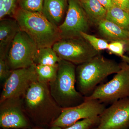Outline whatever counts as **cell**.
I'll list each match as a JSON object with an SVG mask.
<instances>
[{
	"label": "cell",
	"instance_id": "cell-31",
	"mask_svg": "<svg viewBox=\"0 0 129 129\" xmlns=\"http://www.w3.org/2000/svg\"><path fill=\"white\" fill-rule=\"evenodd\" d=\"M90 129H99L98 128V127L97 126H96V127H93V128H91Z\"/></svg>",
	"mask_w": 129,
	"mask_h": 129
},
{
	"label": "cell",
	"instance_id": "cell-25",
	"mask_svg": "<svg viewBox=\"0 0 129 129\" xmlns=\"http://www.w3.org/2000/svg\"><path fill=\"white\" fill-rule=\"evenodd\" d=\"M12 71L8 63L6 58L0 57V79L5 81L9 77Z\"/></svg>",
	"mask_w": 129,
	"mask_h": 129
},
{
	"label": "cell",
	"instance_id": "cell-12",
	"mask_svg": "<svg viewBox=\"0 0 129 129\" xmlns=\"http://www.w3.org/2000/svg\"><path fill=\"white\" fill-rule=\"evenodd\" d=\"M99 129H125L129 125V98L114 102L99 116Z\"/></svg>",
	"mask_w": 129,
	"mask_h": 129
},
{
	"label": "cell",
	"instance_id": "cell-20",
	"mask_svg": "<svg viewBox=\"0 0 129 129\" xmlns=\"http://www.w3.org/2000/svg\"><path fill=\"white\" fill-rule=\"evenodd\" d=\"M19 0H0V19L14 18Z\"/></svg>",
	"mask_w": 129,
	"mask_h": 129
},
{
	"label": "cell",
	"instance_id": "cell-16",
	"mask_svg": "<svg viewBox=\"0 0 129 129\" xmlns=\"http://www.w3.org/2000/svg\"><path fill=\"white\" fill-rule=\"evenodd\" d=\"M90 23L98 27L106 19L107 10L98 0H80Z\"/></svg>",
	"mask_w": 129,
	"mask_h": 129
},
{
	"label": "cell",
	"instance_id": "cell-8",
	"mask_svg": "<svg viewBox=\"0 0 129 129\" xmlns=\"http://www.w3.org/2000/svg\"><path fill=\"white\" fill-rule=\"evenodd\" d=\"M68 9L63 22L58 27L61 39L81 37V33H88L91 24L80 0H68Z\"/></svg>",
	"mask_w": 129,
	"mask_h": 129
},
{
	"label": "cell",
	"instance_id": "cell-6",
	"mask_svg": "<svg viewBox=\"0 0 129 129\" xmlns=\"http://www.w3.org/2000/svg\"><path fill=\"white\" fill-rule=\"evenodd\" d=\"M52 47L61 59L76 65L85 62L101 54L82 37L61 39Z\"/></svg>",
	"mask_w": 129,
	"mask_h": 129
},
{
	"label": "cell",
	"instance_id": "cell-21",
	"mask_svg": "<svg viewBox=\"0 0 129 129\" xmlns=\"http://www.w3.org/2000/svg\"><path fill=\"white\" fill-rule=\"evenodd\" d=\"M99 120V116H97L79 120L71 126L66 128L53 126L51 127L49 129H90L98 126Z\"/></svg>",
	"mask_w": 129,
	"mask_h": 129
},
{
	"label": "cell",
	"instance_id": "cell-30",
	"mask_svg": "<svg viewBox=\"0 0 129 129\" xmlns=\"http://www.w3.org/2000/svg\"><path fill=\"white\" fill-rule=\"evenodd\" d=\"M125 52H127V54L129 56V46L127 47H125Z\"/></svg>",
	"mask_w": 129,
	"mask_h": 129
},
{
	"label": "cell",
	"instance_id": "cell-10",
	"mask_svg": "<svg viewBox=\"0 0 129 129\" xmlns=\"http://www.w3.org/2000/svg\"><path fill=\"white\" fill-rule=\"evenodd\" d=\"M38 80L34 64L28 68L12 70L5 81L0 103L11 98H21L32 83Z\"/></svg>",
	"mask_w": 129,
	"mask_h": 129
},
{
	"label": "cell",
	"instance_id": "cell-4",
	"mask_svg": "<svg viewBox=\"0 0 129 129\" xmlns=\"http://www.w3.org/2000/svg\"><path fill=\"white\" fill-rule=\"evenodd\" d=\"M14 18L20 30L34 41L38 48L52 47L61 39L58 28L49 22L42 13L28 12L19 8Z\"/></svg>",
	"mask_w": 129,
	"mask_h": 129
},
{
	"label": "cell",
	"instance_id": "cell-15",
	"mask_svg": "<svg viewBox=\"0 0 129 129\" xmlns=\"http://www.w3.org/2000/svg\"><path fill=\"white\" fill-rule=\"evenodd\" d=\"M67 2L68 0H44L42 13L58 28L62 23Z\"/></svg>",
	"mask_w": 129,
	"mask_h": 129
},
{
	"label": "cell",
	"instance_id": "cell-13",
	"mask_svg": "<svg viewBox=\"0 0 129 129\" xmlns=\"http://www.w3.org/2000/svg\"><path fill=\"white\" fill-rule=\"evenodd\" d=\"M0 21V57L7 58L10 45L20 28L14 18H7Z\"/></svg>",
	"mask_w": 129,
	"mask_h": 129
},
{
	"label": "cell",
	"instance_id": "cell-29",
	"mask_svg": "<svg viewBox=\"0 0 129 129\" xmlns=\"http://www.w3.org/2000/svg\"><path fill=\"white\" fill-rule=\"evenodd\" d=\"M28 129H45V128H42V127H37V126H34Z\"/></svg>",
	"mask_w": 129,
	"mask_h": 129
},
{
	"label": "cell",
	"instance_id": "cell-17",
	"mask_svg": "<svg viewBox=\"0 0 129 129\" xmlns=\"http://www.w3.org/2000/svg\"><path fill=\"white\" fill-rule=\"evenodd\" d=\"M61 59L52 47H42L37 49L34 60V64L57 66Z\"/></svg>",
	"mask_w": 129,
	"mask_h": 129
},
{
	"label": "cell",
	"instance_id": "cell-24",
	"mask_svg": "<svg viewBox=\"0 0 129 129\" xmlns=\"http://www.w3.org/2000/svg\"><path fill=\"white\" fill-rule=\"evenodd\" d=\"M126 45L121 41H113L109 43L107 50L111 54L122 57L124 55Z\"/></svg>",
	"mask_w": 129,
	"mask_h": 129
},
{
	"label": "cell",
	"instance_id": "cell-1",
	"mask_svg": "<svg viewBox=\"0 0 129 129\" xmlns=\"http://www.w3.org/2000/svg\"><path fill=\"white\" fill-rule=\"evenodd\" d=\"M22 101L24 111L35 126L50 128L62 110L51 94L49 84L38 80L31 85Z\"/></svg>",
	"mask_w": 129,
	"mask_h": 129
},
{
	"label": "cell",
	"instance_id": "cell-5",
	"mask_svg": "<svg viewBox=\"0 0 129 129\" xmlns=\"http://www.w3.org/2000/svg\"><path fill=\"white\" fill-rule=\"evenodd\" d=\"M121 68L111 80L96 87L88 99H95L104 104H112L129 98V64L122 61Z\"/></svg>",
	"mask_w": 129,
	"mask_h": 129
},
{
	"label": "cell",
	"instance_id": "cell-2",
	"mask_svg": "<svg viewBox=\"0 0 129 129\" xmlns=\"http://www.w3.org/2000/svg\"><path fill=\"white\" fill-rule=\"evenodd\" d=\"M121 68L120 63L99 54L76 66V89L84 96H89L99 83L109 75L117 73Z\"/></svg>",
	"mask_w": 129,
	"mask_h": 129
},
{
	"label": "cell",
	"instance_id": "cell-27",
	"mask_svg": "<svg viewBox=\"0 0 129 129\" xmlns=\"http://www.w3.org/2000/svg\"><path fill=\"white\" fill-rule=\"evenodd\" d=\"M107 10L114 6L112 0H98Z\"/></svg>",
	"mask_w": 129,
	"mask_h": 129
},
{
	"label": "cell",
	"instance_id": "cell-28",
	"mask_svg": "<svg viewBox=\"0 0 129 129\" xmlns=\"http://www.w3.org/2000/svg\"><path fill=\"white\" fill-rule=\"evenodd\" d=\"M121 58L122 61L124 62L129 64V56L124 55Z\"/></svg>",
	"mask_w": 129,
	"mask_h": 129
},
{
	"label": "cell",
	"instance_id": "cell-3",
	"mask_svg": "<svg viewBox=\"0 0 129 129\" xmlns=\"http://www.w3.org/2000/svg\"><path fill=\"white\" fill-rule=\"evenodd\" d=\"M76 69L75 64L61 59L56 76L49 83L51 94L61 108L78 106L85 100L76 89Z\"/></svg>",
	"mask_w": 129,
	"mask_h": 129
},
{
	"label": "cell",
	"instance_id": "cell-19",
	"mask_svg": "<svg viewBox=\"0 0 129 129\" xmlns=\"http://www.w3.org/2000/svg\"><path fill=\"white\" fill-rule=\"evenodd\" d=\"M35 65L39 81L49 84L55 78L57 74L58 64L57 66Z\"/></svg>",
	"mask_w": 129,
	"mask_h": 129
},
{
	"label": "cell",
	"instance_id": "cell-26",
	"mask_svg": "<svg viewBox=\"0 0 129 129\" xmlns=\"http://www.w3.org/2000/svg\"><path fill=\"white\" fill-rule=\"evenodd\" d=\"M114 6L129 11V0H112Z\"/></svg>",
	"mask_w": 129,
	"mask_h": 129
},
{
	"label": "cell",
	"instance_id": "cell-11",
	"mask_svg": "<svg viewBox=\"0 0 129 129\" xmlns=\"http://www.w3.org/2000/svg\"><path fill=\"white\" fill-rule=\"evenodd\" d=\"M0 103L2 129H28L33 127L24 111L22 98L8 99Z\"/></svg>",
	"mask_w": 129,
	"mask_h": 129
},
{
	"label": "cell",
	"instance_id": "cell-14",
	"mask_svg": "<svg viewBox=\"0 0 129 129\" xmlns=\"http://www.w3.org/2000/svg\"><path fill=\"white\" fill-rule=\"evenodd\" d=\"M100 35L107 41H121L129 46V32L106 19L98 26Z\"/></svg>",
	"mask_w": 129,
	"mask_h": 129
},
{
	"label": "cell",
	"instance_id": "cell-9",
	"mask_svg": "<svg viewBox=\"0 0 129 129\" xmlns=\"http://www.w3.org/2000/svg\"><path fill=\"white\" fill-rule=\"evenodd\" d=\"M105 104L98 100L85 98L84 101L78 106L62 109L51 127L66 128L79 120L100 116L106 108Z\"/></svg>",
	"mask_w": 129,
	"mask_h": 129
},
{
	"label": "cell",
	"instance_id": "cell-18",
	"mask_svg": "<svg viewBox=\"0 0 129 129\" xmlns=\"http://www.w3.org/2000/svg\"><path fill=\"white\" fill-rule=\"evenodd\" d=\"M106 19L129 32V11L114 6L107 10Z\"/></svg>",
	"mask_w": 129,
	"mask_h": 129
},
{
	"label": "cell",
	"instance_id": "cell-7",
	"mask_svg": "<svg viewBox=\"0 0 129 129\" xmlns=\"http://www.w3.org/2000/svg\"><path fill=\"white\" fill-rule=\"evenodd\" d=\"M38 47L26 33L20 30L10 45L7 60L12 70L28 68L34 64Z\"/></svg>",
	"mask_w": 129,
	"mask_h": 129
},
{
	"label": "cell",
	"instance_id": "cell-23",
	"mask_svg": "<svg viewBox=\"0 0 129 129\" xmlns=\"http://www.w3.org/2000/svg\"><path fill=\"white\" fill-rule=\"evenodd\" d=\"M44 0H19V5L21 9L32 12L42 13Z\"/></svg>",
	"mask_w": 129,
	"mask_h": 129
},
{
	"label": "cell",
	"instance_id": "cell-22",
	"mask_svg": "<svg viewBox=\"0 0 129 129\" xmlns=\"http://www.w3.org/2000/svg\"><path fill=\"white\" fill-rule=\"evenodd\" d=\"M81 37L85 40L95 50L101 52V51L107 50L108 47V42L104 39L98 38L87 33L81 32Z\"/></svg>",
	"mask_w": 129,
	"mask_h": 129
}]
</instances>
